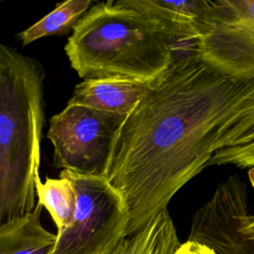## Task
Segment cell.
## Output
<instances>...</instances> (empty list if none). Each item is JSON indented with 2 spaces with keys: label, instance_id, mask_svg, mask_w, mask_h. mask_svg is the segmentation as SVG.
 <instances>
[{
  "label": "cell",
  "instance_id": "cell-4",
  "mask_svg": "<svg viewBox=\"0 0 254 254\" xmlns=\"http://www.w3.org/2000/svg\"><path fill=\"white\" fill-rule=\"evenodd\" d=\"M75 190L70 223L57 232L52 254H113L127 237L128 210L121 194L105 177L62 170Z\"/></svg>",
  "mask_w": 254,
  "mask_h": 254
},
{
  "label": "cell",
  "instance_id": "cell-9",
  "mask_svg": "<svg viewBox=\"0 0 254 254\" xmlns=\"http://www.w3.org/2000/svg\"><path fill=\"white\" fill-rule=\"evenodd\" d=\"M148 85L118 78H89L75 85L67 103L128 115L146 92Z\"/></svg>",
  "mask_w": 254,
  "mask_h": 254
},
{
  "label": "cell",
  "instance_id": "cell-5",
  "mask_svg": "<svg viewBox=\"0 0 254 254\" xmlns=\"http://www.w3.org/2000/svg\"><path fill=\"white\" fill-rule=\"evenodd\" d=\"M126 115L67 103L50 119L47 138L54 165L76 174L105 177L115 140Z\"/></svg>",
  "mask_w": 254,
  "mask_h": 254
},
{
  "label": "cell",
  "instance_id": "cell-2",
  "mask_svg": "<svg viewBox=\"0 0 254 254\" xmlns=\"http://www.w3.org/2000/svg\"><path fill=\"white\" fill-rule=\"evenodd\" d=\"M45 70L0 42V224L36 207Z\"/></svg>",
  "mask_w": 254,
  "mask_h": 254
},
{
  "label": "cell",
  "instance_id": "cell-8",
  "mask_svg": "<svg viewBox=\"0 0 254 254\" xmlns=\"http://www.w3.org/2000/svg\"><path fill=\"white\" fill-rule=\"evenodd\" d=\"M118 5L134 9L154 20L172 42L195 41L206 0H117Z\"/></svg>",
  "mask_w": 254,
  "mask_h": 254
},
{
  "label": "cell",
  "instance_id": "cell-10",
  "mask_svg": "<svg viewBox=\"0 0 254 254\" xmlns=\"http://www.w3.org/2000/svg\"><path fill=\"white\" fill-rule=\"evenodd\" d=\"M42 209L37 203L26 215L0 224V254H52L57 234L42 224Z\"/></svg>",
  "mask_w": 254,
  "mask_h": 254
},
{
  "label": "cell",
  "instance_id": "cell-17",
  "mask_svg": "<svg viewBox=\"0 0 254 254\" xmlns=\"http://www.w3.org/2000/svg\"><path fill=\"white\" fill-rule=\"evenodd\" d=\"M248 175H249L250 183H251V185H252L253 188H254V166L250 168V170H249V172H248Z\"/></svg>",
  "mask_w": 254,
  "mask_h": 254
},
{
  "label": "cell",
  "instance_id": "cell-13",
  "mask_svg": "<svg viewBox=\"0 0 254 254\" xmlns=\"http://www.w3.org/2000/svg\"><path fill=\"white\" fill-rule=\"evenodd\" d=\"M38 204L45 207L52 216L58 231L66 227L73 216L76 203V194L71 182L64 178L52 179L47 177L42 183L36 180Z\"/></svg>",
  "mask_w": 254,
  "mask_h": 254
},
{
  "label": "cell",
  "instance_id": "cell-1",
  "mask_svg": "<svg viewBox=\"0 0 254 254\" xmlns=\"http://www.w3.org/2000/svg\"><path fill=\"white\" fill-rule=\"evenodd\" d=\"M253 103L254 80L227 76L194 53L174 57L126 115L105 176L127 207V236L207 166L221 126Z\"/></svg>",
  "mask_w": 254,
  "mask_h": 254
},
{
  "label": "cell",
  "instance_id": "cell-11",
  "mask_svg": "<svg viewBox=\"0 0 254 254\" xmlns=\"http://www.w3.org/2000/svg\"><path fill=\"white\" fill-rule=\"evenodd\" d=\"M180 244L176 226L166 208L143 229L127 236L113 254H173Z\"/></svg>",
  "mask_w": 254,
  "mask_h": 254
},
{
  "label": "cell",
  "instance_id": "cell-6",
  "mask_svg": "<svg viewBox=\"0 0 254 254\" xmlns=\"http://www.w3.org/2000/svg\"><path fill=\"white\" fill-rule=\"evenodd\" d=\"M197 58L237 80H254V0H206Z\"/></svg>",
  "mask_w": 254,
  "mask_h": 254
},
{
  "label": "cell",
  "instance_id": "cell-3",
  "mask_svg": "<svg viewBox=\"0 0 254 254\" xmlns=\"http://www.w3.org/2000/svg\"><path fill=\"white\" fill-rule=\"evenodd\" d=\"M64 52L83 79L145 85L159 80L174 61L172 39L154 20L111 0L93 4L76 22Z\"/></svg>",
  "mask_w": 254,
  "mask_h": 254
},
{
  "label": "cell",
  "instance_id": "cell-16",
  "mask_svg": "<svg viewBox=\"0 0 254 254\" xmlns=\"http://www.w3.org/2000/svg\"><path fill=\"white\" fill-rule=\"evenodd\" d=\"M242 234L251 241H254V215L249 214L241 228Z\"/></svg>",
  "mask_w": 254,
  "mask_h": 254
},
{
  "label": "cell",
  "instance_id": "cell-7",
  "mask_svg": "<svg viewBox=\"0 0 254 254\" xmlns=\"http://www.w3.org/2000/svg\"><path fill=\"white\" fill-rule=\"evenodd\" d=\"M249 214L246 186L237 175H231L196 210L188 240L217 254H254V241L241 232Z\"/></svg>",
  "mask_w": 254,
  "mask_h": 254
},
{
  "label": "cell",
  "instance_id": "cell-15",
  "mask_svg": "<svg viewBox=\"0 0 254 254\" xmlns=\"http://www.w3.org/2000/svg\"><path fill=\"white\" fill-rule=\"evenodd\" d=\"M173 254H217V253L203 244L187 240L186 242L181 243L180 246L175 250Z\"/></svg>",
  "mask_w": 254,
  "mask_h": 254
},
{
  "label": "cell",
  "instance_id": "cell-14",
  "mask_svg": "<svg viewBox=\"0 0 254 254\" xmlns=\"http://www.w3.org/2000/svg\"><path fill=\"white\" fill-rule=\"evenodd\" d=\"M253 141L254 103L221 126L211 148V152L213 154L215 151L220 149L234 148Z\"/></svg>",
  "mask_w": 254,
  "mask_h": 254
},
{
  "label": "cell",
  "instance_id": "cell-12",
  "mask_svg": "<svg viewBox=\"0 0 254 254\" xmlns=\"http://www.w3.org/2000/svg\"><path fill=\"white\" fill-rule=\"evenodd\" d=\"M94 4L92 0H67L57 5L40 21L19 33L23 46H27L43 37L62 35L72 30L76 22Z\"/></svg>",
  "mask_w": 254,
  "mask_h": 254
}]
</instances>
